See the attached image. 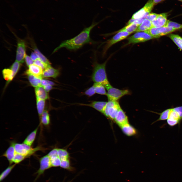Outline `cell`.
<instances>
[{
  "label": "cell",
  "instance_id": "obj_1",
  "mask_svg": "<svg viewBox=\"0 0 182 182\" xmlns=\"http://www.w3.org/2000/svg\"><path fill=\"white\" fill-rule=\"evenodd\" d=\"M98 24V23L93 22L90 26L84 28L77 36L63 41L54 49L53 53L62 48L75 50L86 44H96L97 42L92 39L90 36V33L92 29Z\"/></svg>",
  "mask_w": 182,
  "mask_h": 182
},
{
  "label": "cell",
  "instance_id": "obj_2",
  "mask_svg": "<svg viewBox=\"0 0 182 182\" xmlns=\"http://www.w3.org/2000/svg\"><path fill=\"white\" fill-rule=\"evenodd\" d=\"M94 59L92 79L95 83L103 85L107 89L112 86L108 80L106 72V66L107 61L100 64L96 60L95 56Z\"/></svg>",
  "mask_w": 182,
  "mask_h": 182
},
{
  "label": "cell",
  "instance_id": "obj_3",
  "mask_svg": "<svg viewBox=\"0 0 182 182\" xmlns=\"http://www.w3.org/2000/svg\"><path fill=\"white\" fill-rule=\"evenodd\" d=\"M14 148L16 153L24 155L27 158L30 157L38 151L44 150V148L40 146L33 148L23 143H19L16 142Z\"/></svg>",
  "mask_w": 182,
  "mask_h": 182
},
{
  "label": "cell",
  "instance_id": "obj_4",
  "mask_svg": "<svg viewBox=\"0 0 182 182\" xmlns=\"http://www.w3.org/2000/svg\"><path fill=\"white\" fill-rule=\"evenodd\" d=\"M182 120V106L170 108L168 118L167 120L168 125L173 126L180 123Z\"/></svg>",
  "mask_w": 182,
  "mask_h": 182
},
{
  "label": "cell",
  "instance_id": "obj_5",
  "mask_svg": "<svg viewBox=\"0 0 182 182\" xmlns=\"http://www.w3.org/2000/svg\"><path fill=\"white\" fill-rule=\"evenodd\" d=\"M121 108L118 101L108 100L102 113L110 119L114 120L117 114Z\"/></svg>",
  "mask_w": 182,
  "mask_h": 182
},
{
  "label": "cell",
  "instance_id": "obj_6",
  "mask_svg": "<svg viewBox=\"0 0 182 182\" xmlns=\"http://www.w3.org/2000/svg\"><path fill=\"white\" fill-rule=\"evenodd\" d=\"M106 90H107L106 96L108 100L117 101L123 96L131 94V92L128 89L120 90L112 86Z\"/></svg>",
  "mask_w": 182,
  "mask_h": 182
},
{
  "label": "cell",
  "instance_id": "obj_7",
  "mask_svg": "<svg viewBox=\"0 0 182 182\" xmlns=\"http://www.w3.org/2000/svg\"><path fill=\"white\" fill-rule=\"evenodd\" d=\"M155 38L146 31L138 32L127 39L128 44L136 43L145 42Z\"/></svg>",
  "mask_w": 182,
  "mask_h": 182
},
{
  "label": "cell",
  "instance_id": "obj_8",
  "mask_svg": "<svg viewBox=\"0 0 182 182\" xmlns=\"http://www.w3.org/2000/svg\"><path fill=\"white\" fill-rule=\"evenodd\" d=\"M154 5L153 0H149L143 7L133 14L131 18L137 19L144 17H146L151 11Z\"/></svg>",
  "mask_w": 182,
  "mask_h": 182
},
{
  "label": "cell",
  "instance_id": "obj_9",
  "mask_svg": "<svg viewBox=\"0 0 182 182\" xmlns=\"http://www.w3.org/2000/svg\"><path fill=\"white\" fill-rule=\"evenodd\" d=\"M130 34L125 31H120L116 34L110 40L108 41L104 50V53L110 47L116 43L126 38Z\"/></svg>",
  "mask_w": 182,
  "mask_h": 182
},
{
  "label": "cell",
  "instance_id": "obj_10",
  "mask_svg": "<svg viewBox=\"0 0 182 182\" xmlns=\"http://www.w3.org/2000/svg\"><path fill=\"white\" fill-rule=\"evenodd\" d=\"M40 166L36 173L37 179L40 175L42 174L45 171L52 167L50 157L47 155L44 156L39 159Z\"/></svg>",
  "mask_w": 182,
  "mask_h": 182
},
{
  "label": "cell",
  "instance_id": "obj_11",
  "mask_svg": "<svg viewBox=\"0 0 182 182\" xmlns=\"http://www.w3.org/2000/svg\"><path fill=\"white\" fill-rule=\"evenodd\" d=\"M26 45L24 41L22 40L18 41L16 52V61L20 63L24 62L26 54Z\"/></svg>",
  "mask_w": 182,
  "mask_h": 182
},
{
  "label": "cell",
  "instance_id": "obj_12",
  "mask_svg": "<svg viewBox=\"0 0 182 182\" xmlns=\"http://www.w3.org/2000/svg\"><path fill=\"white\" fill-rule=\"evenodd\" d=\"M15 143L14 141L10 142L9 146L2 155L6 158L9 162V165L13 163V160L16 153L14 148Z\"/></svg>",
  "mask_w": 182,
  "mask_h": 182
},
{
  "label": "cell",
  "instance_id": "obj_13",
  "mask_svg": "<svg viewBox=\"0 0 182 182\" xmlns=\"http://www.w3.org/2000/svg\"><path fill=\"white\" fill-rule=\"evenodd\" d=\"M168 15L167 13L158 14L156 18L152 22V27H159L165 26L167 21V19Z\"/></svg>",
  "mask_w": 182,
  "mask_h": 182
},
{
  "label": "cell",
  "instance_id": "obj_14",
  "mask_svg": "<svg viewBox=\"0 0 182 182\" xmlns=\"http://www.w3.org/2000/svg\"><path fill=\"white\" fill-rule=\"evenodd\" d=\"M114 121L120 127L128 123V117L121 108L118 111Z\"/></svg>",
  "mask_w": 182,
  "mask_h": 182
},
{
  "label": "cell",
  "instance_id": "obj_15",
  "mask_svg": "<svg viewBox=\"0 0 182 182\" xmlns=\"http://www.w3.org/2000/svg\"><path fill=\"white\" fill-rule=\"evenodd\" d=\"M60 74L58 69L54 68L51 66L48 67L43 71V77H52L56 78Z\"/></svg>",
  "mask_w": 182,
  "mask_h": 182
},
{
  "label": "cell",
  "instance_id": "obj_16",
  "mask_svg": "<svg viewBox=\"0 0 182 182\" xmlns=\"http://www.w3.org/2000/svg\"><path fill=\"white\" fill-rule=\"evenodd\" d=\"M29 72L34 76L42 79L43 70L40 67L34 64H33L29 67L27 70Z\"/></svg>",
  "mask_w": 182,
  "mask_h": 182
},
{
  "label": "cell",
  "instance_id": "obj_17",
  "mask_svg": "<svg viewBox=\"0 0 182 182\" xmlns=\"http://www.w3.org/2000/svg\"><path fill=\"white\" fill-rule=\"evenodd\" d=\"M107 103V102L104 101H93L89 104H83V105L92 107L102 113Z\"/></svg>",
  "mask_w": 182,
  "mask_h": 182
},
{
  "label": "cell",
  "instance_id": "obj_18",
  "mask_svg": "<svg viewBox=\"0 0 182 182\" xmlns=\"http://www.w3.org/2000/svg\"><path fill=\"white\" fill-rule=\"evenodd\" d=\"M31 85L33 87H36L41 85V78L37 77L31 74L27 70L25 72Z\"/></svg>",
  "mask_w": 182,
  "mask_h": 182
},
{
  "label": "cell",
  "instance_id": "obj_19",
  "mask_svg": "<svg viewBox=\"0 0 182 182\" xmlns=\"http://www.w3.org/2000/svg\"><path fill=\"white\" fill-rule=\"evenodd\" d=\"M43 86L41 85L35 88V92L36 99L46 100L48 98V95Z\"/></svg>",
  "mask_w": 182,
  "mask_h": 182
},
{
  "label": "cell",
  "instance_id": "obj_20",
  "mask_svg": "<svg viewBox=\"0 0 182 182\" xmlns=\"http://www.w3.org/2000/svg\"><path fill=\"white\" fill-rule=\"evenodd\" d=\"M120 127L123 133L128 136H131L134 135L136 133L135 129L128 123L125 124Z\"/></svg>",
  "mask_w": 182,
  "mask_h": 182
},
{
  "label": "cell",
  "instance_id": "obj_21",
  "mask_svg": "<svg viewBox=\"0 0 182 182\" xmlns=\"http://www.w3.org/2000/svg\"><path fill=\"white\" fill-rule=\"evenodd\" d=\"M39 126V125L34 130L26 137L23 143L30 146H31L35 140Z\"/></svg>",
  "mask_w": 182,
  "mask_h": 182
},
{
  "label": "cell",
  "instance_id": "obj_22",
  "mask_svg": "<svg viewBox=\"0 0 182 182\" xmlns=\"http://www.w3.org/2000/svg\"><path fill=\"white\" fill-rule=\"evenodd\" d=\"M152 27V22L146 18L145 19L142 23L138 26L136 32L145 31Z\"/></svg>",
  "mask_w": 182,
  "mask_h": 182
},
{
  "label": "cell",
  "instance_id": "obj_23",
  "mask_svg": "<svg viewBox=\"0 0 182 182\" xmlns=\"http://www.w3.org/2000/svg\"><path fill=\"white\" fill-rule=\"evenodd\" d=\"M3 77L7 81V84L11 81L15 76L13 72L10 68H5L2 71Z\"/></svg>",
  "mask_w": 182,
  "mask_h": 182
},
{
  "label": "cell",
  "instance_id": "obj_24",
  "mask_svg": "<svg viewBox=\"0 0 182 182\" xmlns=\"http://www.w3.org/2000/svg\"><path fill=\"white\" fill-rule=\"evenodd\" d=\"M39 126L44 125L48 127L50 124V118L48 112L45 110L43 113L40 119Z\"/></svg>",
  "mask_w": 182,
  "mask_h": 182
},
{
  "label": "cell",
  "instance_id": "obj_25",
  "mask_svg": "<svg viewBox=\"0 0 182 182\" xmlns=\"http://www.w3.org/2000/svg\"><path fill=\"white\" fill-rule=\"evenodd\" d=\"M36 99L37 109L40 119L44 111L45 101L44 100Z\"/></svg>",
  "mask_w": 182,
  "mask_h": 182
},
{
  "label": "cell",
  "instance_id": "obj_26",
  "mask_svg": "<svg viewBox=\"0 0 182 182\" xmlns=\"http://www.w3.org/2000/svg\"><path fill=\"white\" fill-rule=\"evenodd\" d=\"M94 86L96 93L101 95H107V92L105 88L103 85L94 83Z\"/></svg>",
  "mask_w": 182,
  "mask_h": 182
},
{
  "label": "cell",
  "instance_id": "obj_27",
  "mask_svg": "<svg viewBox=\"0 0 182 182\" xmlns=\"http://www.w3.org/2000/svg\"><path fill=\"white\" fill-rule=\"evenodd\" d=\"M169 37L180 49L182 50V38L178 35L172 34L169 35Z\"/></svg>",
  "mask_w": 182,
  "mask_h": 182
},
{
  "label": "cell",
  "instance_id": "obj_28",
  "mask_svg": "<svg viewBox=\"0 0 182 182\" xmlns=\"http://www.w3.org/2000/svg\"><path fill=\"white\" fill-rule=\"evenodd\" d=\"M139 26V25L137 24L133 23L127 25L120 29L119 31H125L131 34L136 31Z\"/></svg>",
  "mask_w": 182,
  "mask_h": 182
},
{
  "label": "cell",
  "instance_id": "obj_29",
  "mask_svg": "<svg viewBox=\"0 0 182 182\" xmlns=\"http://www.w3.org/2000/svg\"><path fill=\"white\" fill-rule=\"evenodd\" d=\"M160 27H152L148 30L145 31L155 38L161 36L160 32Z\"/></svg>",
  "mask_w": 182,
  "mask_h": 182
},
{
  "label": "cell",
  "instance_id": "obj_30",
  "mask_svg": "<svg viewBox=\"0 0 182 182\" xmlns=\"http://www.w3.org/2000/svg\"><path fill=\"white\" fill-rule=\"evenodd\" d=\"M58 155L61 161L69 159V154L68 151L64 149L58 148Z\"/></svg>",
  "mask_w": 182,
  "mask_h": 182
},
{
  "label": "cell",
  "instance_id": "obj_31",
  "mask_svg": "<svg viewBox=\"0 0 182 182\" xmlns=\"http://www.w3.org/2000/svg\"><path fill=\"white\" fill-rule=\"evenodd\" d=\"M35 52L38 56L39 59L44 63L49 65H51V63L47 58L36 47L33 48Z\"/></svg>",
  "mask_w": 182,
  "mask_h": 182
},
{
  "label": "cell",
  "instance_id": "obj_32",
  "mask_svg": "<svg viewBox=\"0 0 182 182\" xmlns=\"http://www.w3.org/2000/svg\"><path fill=\"white\" fill-rule=\"evenodd\" d=\"M170 109V108L167 109L160 113L153 112L159 115L158 118L153 123L159 121L167 120L168 118V115Z\"/></svg>",
  "mask_w": 182,
  "mask_h": 182
},
{
  "label": "cell",
  "instance_id": "obj_33",
  "mask_svg": "<svg viewBox=\"0 0 182 182\" xmlns=\"http://www.w3.org/2000/svg\"><path fill=\"white\" fill-rule=\"evenodd\" d=\"M16 164H14L10 165L0 175V181L3 180L9 174L12 169L15 166Z\"/></svg>",
  "mask_w": 182,
  "mask_h": 182
},
{
  "label": "cell",
  "instance_id": "obj_34",
  "mask_svg": "<svg viewBox=\"0 0 182 182\" xmlns=\"http://www.w3.org/2000/svg\"><path fill=\"white\" fill-rule=\"evenodd\" d=\"M176 30L171 27L165 26L160 27V32L161 36L168 34L175 31Z\"/></svg>",
  "mask_w": 182,
  "mask_h": 182
},
{
  "label": "cell",
  "instance_id": "obj_35",
  "mask_svg": "<svg viewBox=\"0 0 182 182\" xmlns=\"http://www.w3.org/2000/svg\"><path fill=\"white\" fill-rule=\"evenodd\" d=\"M50 158L52 167H57L60 166L61 161L58 156Z\"/></svg>",
  "mask_w": 182,
  "mask_h": 182
},
{
  "label": "cell",
  "instance_id": "obj_36",
  "mask_svg": "<svg viewBox=\"0 0 182 182\" xmlns=\"http://www.w3.org/2000/svg\"><path fill=\"white\" fill-rule=\"evenodd\" d=\"M165 26L172 27L176 30L182 29V24L169 20H167Z\"/></svg>",
  "mask_w": 182,
  "mask_h": 182
},
{
  "label": "cell",
  "instance_id": "obj_37",
  "mask_svg": "<svg viewBox=\"0 0 182 182\" xmlns=\"http://www.w3.org/2000/svg\"><path fill=\"white\" fill-rule=\"evenodd\" d=\"M60 166L68 170L72 171L73 170V168L71 166L69 159L61 161Z\"/></svg>",
  "mask_w": 182,
  "mask_h": 182
},
{
  "label": "cell",
  "instance_id": "obj_38",
  "mask_svg": "<svg viewBox=\"0 0 182 182\" xmlns=\"http://www.w3.org/2000/svg\"><path fill=\"white\" fill-rule=\"evenodd\" d=\"M21 65V63L16 60L11 66L10 68L12 70L15 76L20 69Z\"/></svg>",
  "mask_w": 182,
  "mask_h": 182
},
{
  "label": "cell",
  "instance_id": "obj_39",
  "mask_svg": "<svg viewBox=\"0 0 182 182\" xmlns=\"http://www.w3.org/2000/svg\"><path fill=\"white\" fill-rule=\"evenodd\" d=\"M27 158L23 155L16 153L13 160V162L15 164H18Z\"/></svg>",
  "mask_w": 182,
  "mask_h": 182
},
{
  "label": "cell",
  "instance_id": "obj_40",
  "mask_svg": "<svg viewBox=\"0 0 182 182\" xmlns=\"http://www.w3.org/2000/svg\"><path fill=\"white\" fill-rule=\"evenodd\" d=\"M34 64L40 67L43 70L51 66V65H49L42 62L39 58L35 61Z\"/></svg>",
  "mask_w": 182,
  "mask_h": 182
},
{
  "label": "cell",
  "instance_id": "obj_41",
  "mask_svg": "<svg viewBox=\"0 0 182 182\" xmlns=\"http://www.w3.org/2000/svg\"><path fill=\"white\" fill-rule=\"evenodd\" d=\"M95 93L94 87L93 85L86 90L84 93L85 95L89 97H91L93 96Z\"/></svg>",
  "mask_w": 182,
  "mask_h": 182
},
{
  "label": "cell",
  "instance_id": "obj_42",
  "mask_svg": "<svg viewBox=\"0 0 182 182\" xmlns=\"http://www.w3.org/2000/svg\"><path fill=\"white\" fill-rule=\"evenodd\" d=\"M158 15V14L154 13H150L146 16V18L152 22L156 18Z\"/></svg>",
  "mask_w": 182,
  "mask_h": 182
},
{
  "label": "cell",
  "instance_id": "obj_43",
  "mask_svg": "<svg viewBox=\"0 0 182 182\" xmlns=\"http://www.w3.org/2000/svg\"><path fill=\"white\" fill-rule=\"evenodd\" d=\"M25 59L26 64L28 67L31 65L34 64L33 61L29 56L26 55Z\"/></svg>",
  "mask_w": 182,
  "mask_h": 182
},
{
  "label": "cell",
  "instance_id": "obj_44",
  "mask_svg": "<svg viewBox=\"0 0 182 182\" xmlns=\"http://www.w3.org/2000/svg\"><path fill=\"white\" fill-rule=\"evenodd\" d=\"M58 148H55L51 150L48 154L47 155L50 157H51L58 156Z\"/></svg>",
  "mask_w": 182,
  "mask_h": 182
},
{
  "label": "cell",
  "instance_id": "obj_45",
  "mask_svg": "<svg viewBox=\"0 0 182 182\" xmlns=\"http://www.w3.org/2000/svg\"><path fill=\"white\" fill-rule=\"evenodd\" d=\"M55 84L53 82L45 79H42L41 83V85L43 86L48 85L52 86Z\"/></svg>",
  "mask_w": 182,
  "mask_h": 182
},
{
  "label": "cell",
  "instance_id": "obj_46",
  "mask_svg": "<svg viewBox=\"0 0 182 182\" xmlns=\"http://www.w3.org/2000/svg\"><path fill=\"white\" fill-rule=\"evenodd\" d=\"M30 57L33 61L39 58L35 52H32L31 54Z\"/></svg>",
  "mask_w": 182,
  "mask_h": 182
},
{
  "label": "cell",
  "instance_id": "obj_47",
  "mask_svg": "<svg viewBox=\"0 0 182 182\" xmlns=\"http://www.w3.org/2000/svg\"><path fill=\"white\" fill-rule=\"evenodd\" d=\"M43 87L45 90L47 92H49L53 88L52 86L50 85H45L43 86Z\"/></svg>",
  "mask_w": 182,
  "mask_h": 182
},
{
  "label": "cell",
  "instance_id": "obj_48",
  "mask_svg": "<svg viewBox=\"0 0 182 182\" xmlns=\"http://www.w3.org/2000/svg\"><path fill=\"white\" fill-rule=\"evenodd\" d=\"M164 0H153V1L154 5H155L159 3Z\"/></svg>",
  "mask_w": 182,
  "mask_h": 182
},
{
  "label": "cell",
  "instance_id": "obj_49",
  "mask_svg": "<svg viewBox=\"0 0 182 182\" xmlns=\"http://www.w3.org/2000/svg\"><path fill=\"white\" fill-rule=\"evenodd\" d=\"M134 20L135 19L131 18L130 20H129L127 24V25H128L133 23Z\"/></svg>",
  "mask_w": 182,
  "mask_h": 182
},
{
  "label": "cell",
  "instance_id": "obj_50",
  "mask_svg": "<svg viewBox=\"0 0 182 182\" xmlns=\"http://www.w3.org/2000/svg\"><path fill=\"white\" fill-rule=\"evenodd\" d=\"M182 2V0H178Z\"/></svg>",
  "mask_w": 182,
  "mask_h": 182
}]
</instances>
